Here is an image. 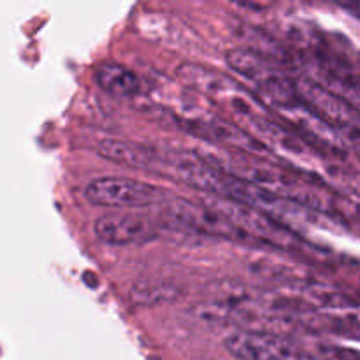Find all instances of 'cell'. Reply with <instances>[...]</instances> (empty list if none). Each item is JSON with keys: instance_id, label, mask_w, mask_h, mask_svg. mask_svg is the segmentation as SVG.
Returning a JSON list of instances; mask_svg holds the SVG:
<instances>
[{"instance_id": "obj_1", "label": "cell", "mask_w": 360, "mask_h": 360, "mask_svg": "<svg viewBox=\"0 0 360 360\" xmlns=\"http://www.w3.org/2000/svg\"><path fill=\"white\" fill-rule=\"evenodd\" d=\"M227 63L239 76L255 84L257 90L267 101L273 102L276 108H283V105H288L297 101V98H301L297 84L287 74H283L278 67L267 62L264 56L257 55L250 49H231L227 53Z\"/></svg>"}, {"instance_id": "obj_4", "label": "cell", "mask_w": 360, "mask_h": 360, "mask_svg": "<svg viewBox=\"0 0 360 360\" xmlns=\"http://www.w3.org/2000/svg\"><path fill=\"white\" fill-rule=\"evenodd\" d=\"M94 232L102 243L111 246H125L153 238V224L137 213H105L94 224Z\"/></svg>"}, {"instance_id": "obj_6", "label": "cell", "mask_w": 360, "mask_h": 360, "mask_svg": "<svg viewBox=\"0 0 360 360\" xmlns=\"http://www.w3.org/2000/svg\"><path fill=\"white\" fill-rule=\"evenodd\" d=\"M186 288L181 283L164 278L141 280L129 290V301L136 306H160L171 304L183 297Z\"/></svg>"}, {"instance_id": "obj_7", "label": "cell", "mask_w": 360, "mask_h": 360, "mask_svg": "<svg viewBox=\"0 0 360 360\" xmlns=\"http://www.w3.org/2000/svg\"><path fill=\"white\" fill-rule=\"evenodd\" d=\"M95 81L98 86L115 97H134L139 94L141 81L134 70L116 62H104L95 69Z\"/></svg>"}, {"instance_id": "obj_2", "label": "cell", "mask_w": 360, "mask_h": 360, "mask_svg": "<svg viewBox=\"0 0 360 360\" xmlns=\"http://www.w3.org/2000/svg\"><path fill=\"white\" fill-rule=\"evenodd\" d=\"M84 197L91 206L108 210H132L167 202L164 190L132 178L108 176L88 183Z\"/></svg>"}, {"instance_id": "obj_3", "label": "cell", "mask_w": 360, "mask_h": 360, "mask_svg": "<svg viewBox=\"0 0 360 360\" xmlns=\"http://www.w3.org/2000/svg\"><path fill=\"white\" fill-rule=\"evenodd\" d=\"M224 347L238 360H292L297 355V345L290 338L267 330H238Z\"/></svg>"}, {"instance_id": "obj_5", "label": "cell", "mask_w": 360, "mask_h": 360, "mask_svg": "<svg viewBox=\"0 0 360 360\" xmlns=\"http://www.w3.org/2000/svg\"><path fill=\"white\" fill-rule=\"evenodd\" d=\"M97 151L105 160L134 169H150V171H153L155 167L162 164L157 151L144 146V144L132 143V141L104 139L97 144Z\"/></svg>"}]
</instances>
